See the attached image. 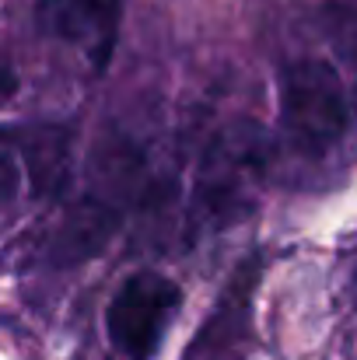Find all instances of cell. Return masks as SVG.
I'll return each instance as SVG.
<instances>
[{"mask_svg": "<svg viewBox=\"0 0 357 360\" xmlns=\"http://www.w3.org/2000/svg\"><path fill=\"white\" fill-rule=\"evenodd\" d=\"M280 122L294 147L322 154L344 140L351 102L340 74L326 60H291L280 70Z\"/></svg>", "mask_w": 357, "mask_h": 360, "instance_id": "obj_1", "label": "cell"}, {"mask_svg": "<svg viewBox=\"0 0 357 360\" xmlns=\"http://www.w3.org/2000/svg\"><path fill=\"white\" fill-rule=\"evenodd\" d=\"M252 290H256V269L242 266L182 360H245Z\"/></svg>", "mask_w": 357, "mask_h": 360, "instance_id": "obj_4", "label": "cell"}, {"mask_svg": "<svg viewBox=\"0 0 357 360\" xmlns=\"http://www.w3.org/2000/svg\"><path fill=\"white\" fill-rule=\"evenodd\" d=\"M182 308V290L158 269H140L123 280L106 311V333L119 360H151L161 350Z\"/></svg>", "mask_w": 357, "mask_h": 360, "instance_id": "obj_2", "label": "cell"}, {"mask_svg": "<svg viewBox=\"0 0 357 360\" xmlns=\"http://www.w3.org/2000/svg\"><path fill=\"white\" fill-rule=\"evenodd\" d=\"M18 74H14V67L7 63V60H0V109H7L14 98H18Z\"/></svg>", "mask_w": 357, "mask_h": 360, "instance_id": "obj_6", "label": "cell"}, {"mask_svg": "<svg viewBox=\"0 0 357 360\" xmlns=\"http://www.w3.org/2000/svg\"><path fill=\"white\" fill-rule=\"evenodd\" d=\"M123 0H39V21L49 35L74 46L99 74L119 42Z\"/></svg>", "mask_w": 357, "mask_h": 360, "instance_id": "obj_3", "label": "cell"}, {"mask_svg": "<svg viewBox=\"0 0 357 360\" xmlns=\"http://www.w3.org/2000/svg\"><path fill=\"white\" fill-rule=\"evenodd\" d=\"M18 186H21V168H18L7 154H0V207L14 200Z\"/></svg>", "mask_w": 357, "mask_h": 360, "instance_id": "obj_5", "label": "cell"}]
</instances>
